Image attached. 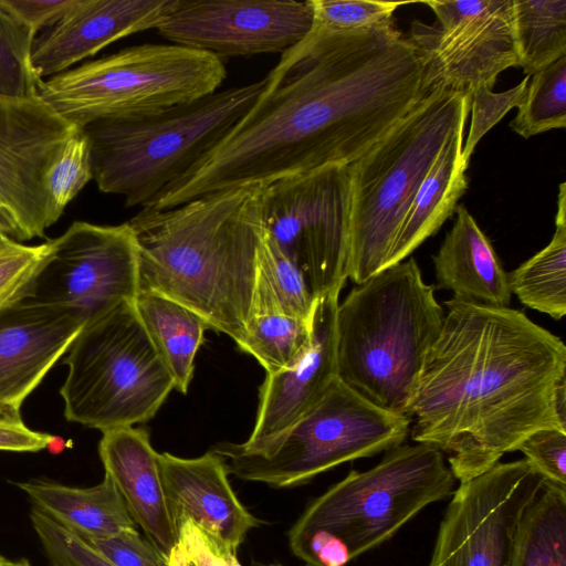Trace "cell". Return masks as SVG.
I'll return each mask as SVG.
<instances>
[{"label": "cell", "mask_w": 566, "mask_h": 566, "mask_svg": "<svg viewBox=\"0 0 566 566\" xmlns=\"http://www.w3.org/2000/svg\"><path fill=\"white\" fill-rule=\"evenodd\" d=\"M443 317L413 258L381 270L338 303L337 377L373 403L406 415Z\"/></svg>", "instance_id": "277c9868"}, {"label": "cell", "mask_w": 566, "mask_h": 566, "mask_svg": "<svg viewBox=\"0 0 566 566\" xmlns=\"http://www.w3.org/2000/svg\"><path fill=\"white\" fill-rule=\"evenodd\" d=\"M264 85L263 78L153 115L86 125L97 188L123 196L128 208L145 207L222 140Z\"/></svg>", "instance_id": "8992f818"}, {"label": "cell", "mask_w": 566, "mask_h": 566, "mask_svg": "<svg viewBox=\"0 0 566 566\" xmlns=\"http://www.w3.org/2000/svg\"><path fill=\"white\" fill-rule=\"evenodd\" d=\"M3 556L0 555V563H1V559H2Z\"/></svg>", "instance_id": "bcb514c9"}, {"label": "cell", "mask_w": 566, "mask_h": 566, "mask_svg": "<svg viewBox=\"0 0 566 566\" xmlns=\"http://www.w3.org/2000/svg\"><path fill=\"white\" fill-rule=\"evenodd\" d=\"M168 564L169 566H196L176 545L168 555Z\"/></svg>", "instance_id": "7bdbcfd3"}, {"label": "cell", "mask_w": 566, "mask_h": 566, "mask_svg": "<svg viewBox=\"0 0 566 566\" xmlns=\"http://www.w3.org/2000/svg\"><path fill=\"white\" fill-rule=\"evenodd\" d=\"M464 127L449 139L420 184L384 269L406 260L455 211L468 189L467 169L461 159Z\"/></svg>", "instance_id": "cb8c5ba5"}, {"label": "cell", "mask_w": 566, "mask_h": 566, "mask_svg": "<svg viewBox=\"0 0 566 566\" xmlns=\"http://www.w3.org/2000/svg\"><path fill=\"white\" fill-rule=\"evenodd\" d=\"M4 4L36 34L56 24L78 0H3Z\"/></svg>", "instance_id": "b9f144b4"}, {"label": "cell", "mask_w": 566, "mask_h": 566, "mask_svg": "<svg viewBox=\"0 0 566 566\" xmlns=\"http://www.w3.org/2000/svg\"><path fill=\"white\" fill-rule=\"evenodd\" d=\"M83 326L66 310L23 298L0 308V405L21 409Z\"/></svg>", "instance_id": "ac0fdd59"}, {"label": "cell", "mask_w": 566, "mask_h": 566, "mask_svg": "<svg viewBox=\"0 0 566 566\" xmlns=\"http://www.w3.org/2000/svg\"><path fill=\"white\" fill-rule=\"evenodd\" d=\"M87 542L114 566H169L168 556L143 537L137 528Z\"/></svg>", "instance_id": "f35d334b"}, {"label": "cell", "mask_w": 566, "mask_h": 566, "mask_svg": "<svg viewBox=\"0 0 566 566\" xmlns=\"http://www.w3.org/2000/svg\"><path fill=\"white\" fill-rule=\"evenodd\" d=\"M316 301L303 271L281 251L264 228L250 316L280 313L312 323Z\"/></svg>", "instance_id": "4316f807"}, {"label": "cell", "mask_w": 566, "mask_h": 566, "mask_svg": "<svg viewBox=\"0 0 566 566\" xmlns=\"http://www.w3.org/2000/svg\"><path fill=\"white\" fill-rule=\"evenodd\" d=\"M158 465L176 534L189 520L237 551L260 524L235 495L224 462L214 452L190 459L158 453Z\"/></svg>", "instance_id": "d6986e66"}, {"label": "cell", "mask_w": 566, "mask_h": 566, "mask_svg": "<svg viewBox=\"0 0 566 566\" xmlns=\"http://www.w3.org/2000/svg\"><path fill=\"white\" fill-rule=\"evenodd\" d=\"M313 20L306 35L352 33L394 24L392 14L401 4L374 0H310Z\"/></svg>", "instance_id": "d6a6232c"}, {"label": "cell", "mask_w": 566, "mask_h": 566, "mask_svg": "<svg viewBox=\"0 0 566 566\" xmlns=\"http://www.w3.org/2000/svg\"><path fill=\"white\" fill-rule=\"evenodd\" d=\"M312 20L310 0H177L155 29L172 44L222 60L284 53Z\"/></svg>", "instance_id": "2e32d148"}, {"label": "cell", "mask_w": 566, "mask_h": 566, "mask_svg": "<svg viewBox=\"0 0 566 566\" xmlns=\"http://www.w3.org/2000/svg\"><path fill=\"white\" fill-rule=\"evenodd\" d=\"M1 234V233H0Z\"/></svg>", "instance_id": "7dc6e473"}, {"label": "cell", "mask_w": 566, "mask_h": 566, "mask_svg": "<svg viewBox=\"0 0 566 566\" xmlns=\"http://www.w3.org/2000/svg\"><path fill=\"white\" fill-rule=\"evenodd\" d=\"M81 128L39 96L0 95V233L23 242L44 238L53 223L48 171Z\"/></svg>", "instance_id": "9a60e30c"}, {"label": "cell", "mask_w": 566, "mask_h": 566, "mask_svg": "<svg viewBox=\"0 0 566 566\" xmlns=\"http://www.w3.org/2000/svg\"><path fill=\"white\" fill-rule=\"evenodd\" d=\"M261 566H283L281 564H269V565H261Z\"/></svg>", "instance_id": "f6af8a7d"}, {"label": "cell", "mask_w": 566, "mask_h": 566, "mask_svg": "<svg viewBox=\"0 0 566 566\" xmlns=\"http://www.w3.org/2000/svg\"><path fill=\"white\" fill-rule=\"evenodd\" d=\"M352 184L346 164L283 178L263 189L268 234L305 274L317 300L348 279Z\"/></svg>", "instance_id": "8fae6325"}, {"label": "cell", "mask_w": 566, "mask_h": 566, "mask_svg": "<svg viewBox=\"0 0 566 566\" xmlns=\"http://www.w3.org/2000/svg\"><path fill=\"white\" fill-rule=\"evenodd\" d=\"M436 25L412 21L406 38L421 63L422 96L443 90L471 97L517 66L513 0L426 1Z\"/></svg>", "instance_id": "4fadbf2b"}, {"label": "cell", "mask_w": 566, "mask_h": 566, "mask_svg": "<svg viewBox=\"0 0 566 566\" xmlns=\"http://www.w3.org/2000/svg\"><path fill=\"white\" fill-rule=\"evenodd\" d=\"M406 416L415 442L447 454L469 481L541 429L566 432L556 391L566 379L563 340L523 312L452 297Z\"/></svg>", "instance_id": "7a4b0ae2"}, {"label": "cell", "mask_w": 566, "mask_h": 566, "mask_svg": "<svg viewBox=\"0 0 566 566\" xmlns=\"http://www.w3.org/2000/svg\"><path fill=\"white\" fill-rule=\"evenodd\" d=\"M134 304L153 346L174 379L175 389L186 394L208 324L186 306L155 293L139 292Z\"/></svg>", "instance_id": "d4e9b609"}, {"label": "cell", "mask_w": 566, "mask_h": 566, "mask_svg": "<svg viewBox=\"0 0 566 566\" xmlns=\"http://www.w3.org/2000/svg\"><path fill=\"white\" fill-rule=\"evenodd\" d=\"M98 454L105 474L146 537L167 556L177 541L165 500L158 452L146 430L125 427L102 432Z\"/></svg>", "instance_id": "44dd1931"}, {"label": "cell", "mask_w": 566, "mask_h": 566, "mask_svg": "<svg viewBox=\"0 0 566 566\" xmlns=\"http://www.w3.org/2000/svg\"><path fill=\"white\" fill-rule=\"evenodd\" d=\"M49 249L48 241L28 245L0 234V308L24 297Z\"/></svg>", "instance_id": "d590c367"}, {"label": "cell", "mask_w": 566, "mask_h": 566, "mask_svg": "<svg viewBox=\"0 0 566 566\" xmlns=\"http://www.w3.org/2000/svg\"><path fill=\"white\" fill-rule=\"evenodd\" d=\"M177 0H78L33 43L38 76L51 77L130 34L155 29Z\"/></svg>", "instance_id": "e0dca14e"}, {"label": "cell", "mask_w": 566, "mask_h": 566, "mask_svg": "<svg viewBox=\"0 0 566 566\" xmlns=\"http://www.w3.org/2000/svg\"><path fill=\"white\" fill-rule=\"evenodd\" d=\"M311 325L280 313L251 315L247 336L239 348L252 355L266 370L274 374L291 366L306 349Z\"/></svg>", "instance_id": "f546056e"}, {"label": "cell", "mask_w": 566, "mask_h": 566, "mask_svg": "<svg viewBox=\"0 0 566 566\" xmlns=\"http://www.w3.org/2000/svg\"><path fill=\"white\" fill-rule=\"evenodd\" d=\"M455 481L438 448L400 444L313 500L289 530V547L306 566H347L451 496Z\"/></svg>", "instance_id": "5b68a950"}, {"label": "cell", "mask_w": 566, "mask_h": 566, "mask_svg": "<svg viewBox=\"0 0 566 566\" xmlns=\"http://www.w3.org/2000/svg\"><path fill=\"white\" fill-rule=\"evenodd\" d=\"M517 66L533 75L566 55V0H513Z\"/></svg>", "instance_id": "f1b7e54d"}, {"label": "cell", "mask_w": 566, "mask_h": 566, "mask_svg": "<svg viewBox=\"0 0 566 566\" xmlns=\"http://www.w3.org/2000/svg\"><path fill=\"white\" fill-rule=\"evenodd\" d=\"M63 364L65 418L102 432L149 421L175 389L134 302L85 324Z\"/></svg>", "instance_id": "30bf717a"}, {"label": "cell", "mask_w": 566, "mask_h": 566, "mask_svg": "<svg viewBox=\"0 0 566 566\" xmlns=\"http://www.w3.org/2000/svg\"><path fill=\"white\" fill-rule=\"evenodd\" d=\"M175 545L196 566H242L238 560L237 551L226 546L189 520L177 530Z\"/></svg>", "instance_id": "ab89813d"}, {"label": "cell", "mask_w": 566, "mask_h": 566, "mask_svg": "<svg viewBox=\"0 0 566 566\" xmlns=\"http://www.w3.org/2000/svg\"><path fill=\"white\" fill-rule=\"evenodd\" d=\"M432 258L439 289L453 297L481 305L507 307L512 293L496 252L464 206Z\"/></svg>", "instance_id": "7402d4cb"}, {"label": "cell", "mask_w": 566, "mask_h": 566, "mask_svg": "<svg viewBox=\"0 0 566 566\" xmlns=\"http://www.w3.org/2000/svg\"><path fill=\"white\" fill-rule=\"evenodd\" d=\"M264 186L217 191L129 221L139 292L170 298L240 346L247 336L264 230Z\"/></svg>", "instance_id": "3957f363"}, {"label": "cell", "mask_w": 566, "mask_h": 566, "mask_svg": "<svg viewBox=\"0 0 566 566\" xmlns=\"http://www.w3.org/2000/svg\"><path fill=\"white\" fill-rule=\"evenodd\" d=\"M544 476L526 460L499 462L460 483L428 566H511L518 526Z\"/></svg>", "instance_id": "5bb4252c"}, {"label": "cell", "mask_w": 566, "mask_h": 566, "mask_svg": "<svg viewBox=\"0 0 566 566\" xmlns=\"http://www.w3.org/2000/svg\"><path fill=\"white\" fill-rule=\"evenodd\" d=\"M512 294L522 304L560 319L566 314V185L559 186L555 232L549 243L507 273Z\"/></svg>", "instance_id": "484cf974"}, {"label": "cell", "mask_w": 566, "mask_h": 566, "mask_svg": "<svg viewBox=\"0 0 566 566\" xmlns=\"http://www.w3.org/2000/svg\"><path fill=\"white\" fill-rule=\"evenodd\" d=\"M21 409L0 405V451L38 452L53 441V436L30 429Z\"/></svg>", "instance_id": "60d3db41"}, {"label": "cell", "mask_w": 566, "mask_h": 566, "mask_svg": "<svg viewBox=\"0 0 566 566\" xmlns=\"http://www.w3.org/2000/svg\"><path fill=\"white\" fill-rule=\"evenodd\" d=\"M17 486L48 517L87 541L105 539L137 528L112 479L75 488L46 479L18 482Z\"/></svg>", "instance_id": "603a6c76"}, {"label": "cell", "mask_w": 566, "mask_h": 566, "mask_svg": "<svg viewBox=\"0 0 566 566\" xmlns=\"http://www.w3.org/2000/svg\"><path fill=\"white\" fill-rule=\"evenodd\" d=\"M92 179L90 140L81 128L64 144L46 175V191L53 223Z\"/></svg>", "instance_id": "836d02e7"}, {"label": "cell", "mask_w": 566, "mask_h": 566, "mask_svg": "<svg viewBox=\"0 0 566 566\" xmlns=\"http://www.w3.org/2000/svg\"><path fill=\"white\" fill-rule=\"evenodd\" d=\"M35 38L36 33L0 0V95L38 96L43 80L31 62Z\"/></svg>", "instance_id": "1f68e13d"}, {"label": "cell", "mask_w": 566, "mask_h": 566, "mask_svg": "<svg viewBox=\"0 0 566 566\" xmlns=\"http://www.w3.org/2000/svg\"><path fill=\"white\" fill-rule=\"evenodd\" d=\"M48 242L49 253L23 300L66 310L84 325L135 301L138 248L128 221H75Z\"/></svg>", "instance_id": "7c38bea8"}, {"label": "cell", "mask_w": 566, "mask_h": 566, "mask_svg": "<svg viewBox=\"0 0 566 566\" xmlns=\"http://www.w3.org/2000/svg\"><path fill=\"white\" fill-rule=\"evenodd\" d=\"M410 427L408 416L373 403L337 377L312 408L280 433L251 446L222 442L211 451L223 460L229 474L284 489L396 448Z\"/></svg>", "instance_id": "9c48e42d"}, {"label": "cell", "mask_w": 566, "mask_h": 566, "mask_svg": "<svg viewBox=\"0 0 566 566\" xmlns=\"http://www.w3.org/2000/svg\"><path fill=\"white\" fill-rule=\"evenodd\" d=\"M566 126V55L530 76L525 94L510 122L517 135L532 136Z\"/></svg>", "instance_id": "4dcf8cb0"}, {"label": "cell", "mask_w": 566, "mask_h": 566, "mask_svg": "<svg viewBox=\"0 0 566 566\" xmlns=\"http://www.w3.org/2000/svg\"><path fill=\"white\" fill-rule=\"evenodd\" d=\"M29 517L51 566H114L86 539L57 524L34 505Z\"/></svg>", "instance_id": "e575fe53"}, {"label": "cell", "mask_w": 566, "mask_h": 566, "mask_svg": "<svg viewBox=\"0 0 566 566\" xmlns=\"http://www.w3.org/2000/svg\"><path fill=\"white\" fill-rule=\"evenodd\" d=\"M338 296L334 293L317 298L306 349L287 368L266 374L255 424L245 444L263 442L283 431L312 408L337 378Z\"/></svg>", "instance_id": "ffe728a7"}, {"label": "cell", "mask_w": 566, "mask_h": 566, "mask_svg": "<svg viewBox=\"0 0 566 566\" xmlns=\"http://www.w3.org/2000/svg\"><path fill=\"white\" fill-rule=\"evenodd\" d=\"M0 566H31L28 559L21 558L18 560H9L2 557Z\"/></svg>", "instance_id": "ee69618b"}, {"label": "cell", "mask_w": 566, "mask_h": 566, "mask_svg": "<svg viewBox=\"0 0 566 566\" xmlns=\"http://www.w3.org/2000/svg\"><path fill=\"white\" fill-rule=\"evenodd\" d=\"M221 59L177 44H142L43 80L38 96L83 128L106 119L153 115L218 91Z\"/></svg>", "instance_id": "ba28073f"}, {"label": "cell", "mask_w": 566, "mask_h": 566, "mask_svg": "<svg viewBox=\"0 0 566 566\" xmlns=\"http://www.w3.org/2000/svg\"><path fill=\"white\" fill-rule=\"evenodd\" d=\"M511 566H566V488L543 483L521 520Z\"/></svg>", "instance_id": "83f0119b"}, {"label": "cell", "mask_w": 566, "mask_h": 566, "mask_svg": "<svg viewBox=\"0 0 566 566\" xmlns=\"http://www.w3.org/2000/svg\"><path fill=\"white\" fill-rule=\"evenodd\" d=\"M250 111L145 208L268 186L357 160L422 98L419 56L395 24L305 35L281 54Z\"/></svg>", "instance_id": "6da1fadb"}, {"label": "cell", "mask_w": 566, "mask_h": 566, "mask_svg": "<svg viewBox=\"0 0 566 566\" xmlns=\"http://www.w3.org/2000/svg\"><path fill=\"white\" fill-rule=\"evenodd\" d=\"M516 451L545 479L566 488V432L558 429H541L526 437Z\"/></svg>", "instance_id": "74e56055"}, {"label": "cell", "mask_w": 566, "mask_h": 566, "mask_svg": "<svg viewBox=\"0 0 566 566\" xmlns=\"http://www.w3.org/2000/svg\"><path fill=\"white\" fill-rule=\"evenodd\" d=\"M470 98L438 90L413 107L357 160L352 184L348 279L380 272L412 199L442 148L465 126Z\"/></svg>", "instance_id": "52a82bcc"}, {"label": "cell", "mask_w": 566, "mask_h": 566, "mask_svg": "<svg viewBox=\"0 0 566 566\" xmlns=\"http://www.w3.org/2000/svg\"><path fill=\"white\" fill-rule=\"evenodd\" d=\"M530 76L526 75L516 86L501 93L486 87L478 88L470 97L471 123L469 135L462 147L461 159L468 169L470 158L481 138L495 126L512 108L521 103Z\"/></svg>", "instance_id": "8d00e7d4"}]
</instances>
